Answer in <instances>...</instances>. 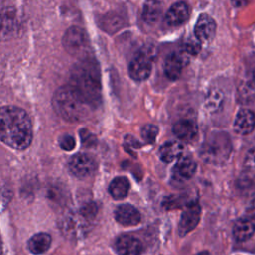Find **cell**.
Wrapping results in <instances>:
<instances>
[{"label": "cell", "instance_id": "obj_1", "mask_svg": "<svg viewBox=\"0 0 255 255\" xmlns=\"http://www.w3.org/2000/svg\"><path fill=\"white\" fill-rule=\"evenodd\" d=\"M33 137L27 113L14 106L0 107V140L15 149L27 148Z\"/></svg>", "mask_w": 255, "mask_h": 255}, {"label": "cell", "instance_id": "obj_2", "mask_svg": "<svg viewBox=\"0 0 255 255\" xmlns=\"http://www.w3.org/2000/svg\"><path fill=\"white\" fill-rule=\"evenodd\" d=\"M70 86L93 108L101 102V78L96 61L91 58L80 60L71 72Z\"/></svg>", "mask_w": 255, "mask_h": 255}, {"label": "cell", "instance_id": "obj_3", "mask_svg": "<svg viewBox=\"0 0 255 255\" xmlns=\"http://www.w3.org/2000/svg\"><path fill=\"white\" fill-rule=\"evenodd\" d=\"M52 104L55 112L69 122L84 121L92 108L70 85L63 86L55 92Z\"/></svg>", "mask_w": 255, "mask_h": 255}, {"label": "cell", "instance_id": "obj_4", "mask_svg": "<svg viewBox=\"0 0 255 255\" xmlns=\"http://www.w3.org/2000/svg\"><path fill=\"white\" fill-rule=\"evenodd\" d=\"M232 150V142L229 134L223 131L210 133L199 149L202 160L209 164H222L228 158Z\"/></svg>", "mask_w": 255, "mask_h": 255}, {"label": "cell", "instance_id": "obj_5", "mask_svg": "<svg viewBox=\"0 0 255 255\" xmlns=\"http://www.w3.org/2000/svg\"><path fill=\"white\" fill-rule=\"evenodd\" d=\"M63 46L66 51L81 60L89 58L90 44L87 33L84 29L73 26L69 28L63 36Z\"/></svg>", "mask_w": 255, "mask_h": 255}, {"label": "cell", "instance_id": "obj_6", "mask_svg": "<svg viewBox=\"0 0 255 255\" xmlns=\"http://www.w3.org/2000/svg\"><path fill=\"white\" fill-rule=\"evenodd\" d=\"M90 220L87 219L83 213L79 210H70L66 212L60 219V229L67 238H78L85 230L87 223Z\"/></svg>", "mask_w": 255, "mask_h": 255}, {"label": "cell", "instance_id": "obj_7", "mask_svg": "<svg viewBox=\"0 0 255 255\" xmlns=\"http://www.w3.org/2000/svg\"><path fill=\"white\" fill-rule=\"evenodd\" d=\"M18 27V16L16 8L8 3L0 1V40L12 37Z\"/></svg>", "mask_w": 255, "mask_h": 255}, {"label": "cell", "instance_id": "obj_8", "mask_svg": "<svg viewBox=\"0 0 255 255\" xmlns=\"http://www.w3.org/2000/svg\"><path fill=\"white\" fill-rule=\"evenodd\" d=\"M201 215V207L196 201H191L184 207L178 223V233L184 236L193 230L199 222Z\"/></svg>", "mask_w": 255, "mask_h": 255}, {"label": "cell", "instance_id": "obj_9", "mask_svg": "<svg viewBox=\"0 0 255 255\" xmlns=\"http://www.w3.org/2000/svg\"><path fill=\"white\" fill-rule=\"evenodd\" d=\"M95 159L87 153H77L69 161L70 171L79 178L91 176L96 170Z\"/></svg>", "mask_w": 255, "mask_h": 255}, {"label": "cell", "instance_id": "obj_10", "mask_svg": "<svg viewBox=\"0 0 255 255\" xmlns=\"http://www.w3.org/2000/svg\"><path fill=\"white\" fill-rule=\"evenodd\" d=\"M215 33L216 22L214 19L207 14H201L198 17L194 27L195 38L200 43H208L214 38Z\"/></svg>", "mask_w": 255, "mask_h": 255}, {"label": "cell", "instance_id": "obj_11", "mask_svg": "<svg viewBox=\"0 0 255 255\" xmlns=\"http://www.w3.org/2000/svg\"><path fill=\"white\" fill-rule=\"evenodd\" d=\"M196 171V163L189 156H181L171 170L172 180L182 183L190 179Z\"/></svg>", "mask_w": 255, "mask_h": 255}, {"label": "cell", "instance_id": "obj_12", "mask_svg": "<svg viewBox=\"0 0 255 255\" xmlns=\"http://www.w3.org/2000/svg\"><path fill=\"white\" fill-rule=\"evenodd\" d=\"M128 73L134 81H143L147 79L151 73L150 59L142 54L135 56L129 63Z\"/></svg>", "mask_w": 255, "mask_h": 255}, {"label": "cell", "instance_id": "obj_13", "mask_svg": "<svg viewBox=\"0 0 255 255\" xmlns=\"http://www.w3.org/2000/svg\"><path fill=\"white\" fill-rule=\"evenodd\" d=\"M115 246L120 255H140L143 250L139 239L128 234L120 235L116 240Z\"/></svg>", "mask_w": 255, "mask_h": 255}, {"label": "cell", "instance_id": "obj_14", "mask_svg": "<svg viewBox=\"0 0 255 255\" xmlns=\"http://www.w3.org/2000/svg\"><path fill=\"white\" fill-rule=\"evenodd\" d=\"M233 128L240 135H247L255 128V114L248 109L240 110L234 120Z\"/></svg>", "mask_w": 255, "mask_h": 255}, {"label": "cell", "instance_id": "obj_15", "mask_svg": "<svg viewBox=\"0 0 255 255\" xmlns=\"http://www.w3.org/2000/svg\"><path fill=\"white\" fill-rule=\"evenodd\" d=\"M189 16V7L184 2L172 4L164 15V22L168 26H179L183 24Z\"/></svg>", "mask_w": 255, "mask_h": 255}, {"label": "cell", "instance_id": "obj_16", "mask_svg": "<svg viewBox=\"0 0 255 255\" xmlns=\"http://www.w3.org/2000/svg\"><path fill=\"white\" fill-rule=\"evenodd\" d=\"M184 64H185V59L182 54L177 52L168 54L163 64L165 76L169 80H172V81L176 80L180 76L182 69L184 67Z\"/></svg>", "mask_w": 255, "mask_h": 255}, {"label": "cell", "instance_id": "obj_17", "mask_svg": "<svg viewBox=\"0 0 255 255\" xmlns=\"http://www.w3.org/2000/svg\"><path fill=\"white\" fill-rule=\"evenodd\" d=\"M116 220L125 226L136 225L140 221L139 211L130 204L119 205L115 210Z\"/></svg>", "mask_w": 255, "mask_h": 255}, {"label": "cell", "instance_id": "obj_18", "mask_svg": "<svg viewBox=\"0 0 255 255\" xmlns=\"http://www.w3.org/2000/svg\"><path fill=\"white\" fill-rule=\"evenodd\" d=\"M173 133L183 141H191L198 132L197 126L190 120H180L173 125Z\"/></svg>", "mask_w": 255, "mask_h": 255}, {"label": "cell", "instance_id": "obj_19", "mask_svg": "<svg viewBox=\"0 0 255 255\" xmlns=\"http://www.w3.org/2000/svg\"><path fill=\"white\" fill-rule=\"evenodd\" d=\"M183 145L178 141H167L158 150L159 158L166 163L178 160L183 153Z\"/></svg>", "mask_w": 255, "mask_h": 255}, {"label": "cell", "instance_id": "obj_20", "mask_svg": "<svg viewBox=\"0 0 255 255\" xmlns=\"http://www.w3.org/2000/svg\"><path fill=\"white\" fill-rule=\"evenodd\" d=\"M52 243V238L51 235L45 232H40L36 233L33 235L27 243V248L28 250L35 255H40L48 251Z\"/></svg>", "mask_w": 255, "mask_h": 255}, {"label": "cell", "instance_id": "obj_21", "mask_svg": "<svg viewBox=\"0 0 255 255\" xmlns=\"http://www.w3.org/2000/svg\"><path fill=\"white\" fill-rule=\"evenodd\" d=\"M255 232V224L249 219H239L233 226V235L238 241L249 239Z\"/></svg>", "mask_w": 255, "mask_h": 255}, {"label": "cell", "instance_id": "obj_22", "mask_svg": "<svg viewBox=\"0 0 255 255\" xmlns=\"http://www.w3.org/2000/svg\"><path fill=\"white\" fill-rule=\"evenodd\" d=\"M129 190V181L127 177L118 176L114 178L109 185V192L115 199L125 198Z\"/></svg>", "mask_w": 255, "mask_h": 255}, {"label": "cell", "instance_id": "obj_23", "mask_svg": "<svg viewBox=\"0 0 255 255\" xmlns=\"http://www.w3.org/2000/svg\"><path fill=\"white\" fill-rule=\"evenodd\" d=\"M223 100L224 95L221 90L216 88L209 89L204 98V107L208 112H216L221 108Z\"/></svg>", "mask_w": 255, "mask_h": 255}, {"label": "cell", "instance_id": "obj_24", "mask_svg": "<svg viewBox=\"0 0 255 255\" xmlns=\"http://www.w3.org/2000/svg\"><path fill=\"white\" fill-rule=\"evenodd\" d=\"M161 14V3L150 1L146 2L142 10V18L145 22L154 23L156 22Z\"/></svg>", "mask_w": 255, "mask_h": 255}, {"label": "cell", "instance_id": "obj_25", "mask_svg": "<svg viewBox=\"0 0 255 255\" xmlns=\"http://www.w3.org/2000/svg\"><path fill=\"white\" fill-rule=\"evenodd\" d=\"M101 26L105 31L114 33L124 26V20L119 15H105L101 21Z\"/></svg>", "mask_w": 255, "mask_h": 255}, {"label": "cell", "instance_id": "obj_26", "mask_svg": "<svg viewBox=\"0 0 255 255\" xmlns=\"http://www.w3.org/2000/svg\"><path fill=\"white\" fill-rule=\"evenodd\" d=\"M141 137L142 139L147 142V143H152L156 136H157V133H158V128L154 125H151V124H147L145 126L142 127L141 128Z\"/></svg>", "mask_w": 255, "mask_h": 255}, {"label": "cell", "instance_id": "obj_27", "mask_svg": "<svg viewBox=\"0 0 255 255\" xmlns=\"http://www.w3.org/2000/svg\"><path fill=\"white\" fill-rule=\"evenodd\" d=\"M184 51L185 53L189 54V55H196L199 53L200 49H201V43L195 38V39H188L185 43H184Z\"/></svg>", "mask_w": 255, "mask_h": 255}, {"label": "cell", "instance_id": "obj_28", "mask_svg": "<svg viewBox=\"0 0 255 255\" xmlns=\"http://www.w3.org/2000/svg\"><path fill=\"white\" fill-rule=\"evenodd\" d=\"M59 143H60V146L62 149L64 150H67V151H70L72 149L75 148V145H76V141H75V138L73 135L71 134H63L60 139H59Z\"/></svg>", "mask_w": 255, "mask_h": 255}, {"label": "cell", "instance_id": "obj_29", "mask_svg": "<svg viewBox=\"0 0 255 255\" xmlns=\"http://www.w3.org/2000/svg\"><path fill=\"white\" fill-rule=\"evenodd\" d=\"M242 101H250L254 98L255 92L254 89L250 85H243V87L240 88V93H239Z\"/></svg>", "mask_w": 255, "mask_h": 255}, {"label": "cell", "instance_id": "obj_30", "mask_svg": "<svg viewBox=\"0 0 255 255\" xmlns=\"http://www.w3.org/2000/svg\"><path fill=\"white\" fill-rule=\"evenodd\" d=\"M81 137H82V141L84 143V145L86 146H91L92 144H94L96 142L95 136L94 134L90 133L88 130H81Z\"/></svg>", "mask_w": 255, "mask_h": 255}, {"label": "cell", "instance_id": "obj_31", "mask_svg": "<svg viewBox=\"0 0 255 255\" xmlns=\"http://www.w3.org/2000/svg\"><path fill=\"white\" fill-rule=\"evenodd\" d=\"M245 165L248 168L255 170V148H252L247 152L245 156Z\"/></svg>", "mask_w": 255, "mask_h": 255}, {"label": "cell", "instance_id": "obj_32", "mask_svg": "<svg viewBox=\"0 0 255 255\" xmlns=\"http://www.w3.org/2000/svg\"><path fill=\"white\" fill-rule=\"evenodd\" d=\"M195 255H210V254H209V252H207V251H201V252H199V253H197V254H195Z\"/></svg>", "mask_w": 255, "mask_h": 255}, {"label": "cell", "instance_id": "obj_33", "mask_svg": "<svg viewBox=\"0 0 255 255\" xmlns=\"http://www.w3.org/2000/svg\"><path fill=\"white\" fill-rule=\"evenodd\" d=\"M253 81H254V84H255V69L253 71Z\"/></svg>", "mask_w": 255, "mask_h": 255}]
</instances>
